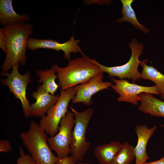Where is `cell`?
<instances>
[{"label": "cell", "mask_w": 164, "mask_h": 164, "mask_svg": "<svg viewBox=\"0 0 164 164\" xmlns=\"http://www.w3.org/2000/svg\"><path fill=\"white\" fill-rule=\"evenodd\" d=\"M2 29L6 38L7 50L1 71L8 72L17 63L25 65L28 40L33 33V27L29 23H16L7 25Z\"/></svg>", "instance_id": "1"}, {"label": "cell", "mask_w": 164, "mask_h": 164, "mask_svg": "<svg viewBox=\"0 0 164 164\" xmlns=\"http://www.w3.org/2000/svg\"><path fill=\"white\" fill-rule=\"evenodd\" d=\"M81 57L69 60L67 66L55 64L59 85L66 90L85 83L97 75L104 72L99 67L84 53Z\"/></svg>", "instance_id": "2"}, {"label": "cell", "mask_w": 164, "mask_h": 164, "mask_svg": "<svg viewBox=\"0 0 164 164\" xmlns=\"http://www.w3.org/2000/svg\"><path fill=\"white\" fill-rule=\"evenodd\" d=\"M46 135L39 124L32 121L28 129L21 132L20 137L26 148L37 162L56 164L59 158L51 152Z\"/></svg>", "instance_id": "3"}, {"label": "cell", "mask_w": 164, "mask_h": 164, "mask_svg": "<svg viewBox=\"0 0 164 164\" xmlns=\"http://www.w3.org/2000/svg\"><path fill=\"white\" fill-rule=\"evenodd\" d=\"M70 108L75 118V123L70 145V153L77 163L82 161L90 147V142L86 140V134L94 111L91 108L81 112L71 107Z\"/></svg>", "instance_id": "4"}, {"label": "cell", "mask_w": 164, "mask_h": 164, "mask_svg": "<svg viewBox=\"0 0 164 164\" xmlns=\"http://www.w3.org/2000/svg\"><path fill=\"white\" fill-rule=\"evenodd\" d=\"M77 92L74 87L66 90L61 89L57 102L45 116L41 118L39 124L47 134L52 136L57 133L60 122L68 111L69 103L73 98Z\"/></svg>", "instance_id": "5"}, {"label": "cell", "mask_w": 164, "mask_h": 164, "mask_svg": "<svg viewBox=\"0 0 164 164\" xmlns=\"http://www.w3.org/2000/svg\"><path fill=\"white\" fill-rule=\"evenodd\" d=\"M129 46L132 50L131 56L128 62L123 65L108 67L100 64L94 59L91 60L103 72L108 73L110 77H116L120 80L131 79L132 82L134 83L140 78L141 73L138 68L141 61L138 60V58L142 54L144 48L142 43H138L134 39L130 43Z\"/></svg>", "instance_id": "6"}, {"label": "cell", "mask_w": 164, "mask_h": 164, "mask_svg": "<svg viewBox=\"0 0 164 164\" xmlns=\"http://www.w3.org/2000/svg\"><path fill=\"white\" fill-rule=\"evenodd\" d=\"M19 64L14 65L10 73L1 71V75L6 76L7 78L1 79L0 82L8 87L15 98L20 101L24 116L28 118L30 116V105L26 97V89L31 81L30 74L29 71L24 74H20L19 71Z\"/></svg>", "instance_id": "7"}, {"label": "cell", "mask_w": 164, "mask_h": 164, "mask_svg": "<svg viewBox=\"0 0 164 164\" xmlns=\"http://www.w3.org/2000/svg\"><path fill=\"white\" fill-rule=\"evenodd\" d=\"M75 123L73 113L68 111L60 122L57 133L48 138L50 148L56 152L59 158L67 156L70 153V145Z\"/></svg>", "instance_id": "8"}, {"label": "cell", "mask_w": 164, "mask_h": 164, "mask_svg": "<svg viewBox=\"0 0 164 164\" xmlns=\"http://www.w3.org/2000/svg\"><path fill=\"white\" fill-rule=\"evenodd\" d=\"M112 82L115 83L111 87L120 95L117 100L119 102H127L134 105L138 104V95L141 93H149L159 95L156 86L145 87L130 83L125 80H118L112 78Z\"/></svg>", "instance_id": "9"}, {"label": "cell", "mask_w": 164, "mask_h": 164, "mask_svg": "<svg viewBox=\"0 0 164 164\" xmlns=\"http://www.w3.org/2000/svg\"><path fill=\"white\" fill-rule=\"evenodd\" d=\"M80 42V40L75 39L73 36L68 41L63 43H60L52 39H39L30 37L28 39L27 48L32 51L41 48L53 49L58 52L62 51L64 53V58L70 60V53H83L78 45Z\"/></svg>", "instance_id": "10"}, {"label": "cell", "mask_w": 164, "mask_h": 164, "mask_svg": "<svg viewBox=\"0 0 164 164\" xmlns=\"http://www.w3.org/2000/svg\"><path fill=\"white\" fill-rule=\"evenodd\" d=\"M103 73L98 74L91 79L87 82L74 87L77 91L76 94L72 100L74 104L82 103L88 106L92 104L93 95L105 89H108L113 85L111 82H104L102 79Z\"/></svg>", "instance_id": "11"}, {"label": "cell", "mask_w": 164, "mask_h": 164, "mask_svg": "<svg viewBox=\"0 0 164 164\" xmlns=\"http://www.w3.org/2000/svg\"><path fill=\"white\" fill-rule=\"evenodd\" d=\"M36 102L30 105V116L41 117L45 116L49 109L57 102L60 95L51 94L39 85L32 93Z\"/></svg>", "instance_id": "12"}, {"label": "cell", "mask_w": 164, "mask_h": 164, "mask_svg": "<svg viewBox=\"0 0 164 164\" xmlns=\"http://www.w3.org/2000/svg\"><path fill=\"white\" fill-rule=\"evenodd\" d=\"M157 128L156 126L150 128L145 125L136 126L135 131L138 137V142L135 147V164H143L150 158L146 152L147 144Z\"/></svg>", "instance_id": "13"}, {"label": "cell", "mask_w": 164, "mask_h": 164, "mask_svg": "<svg viewBox=\"0 0 164 164\" xmlns=\"http://www.w3.org/2000/svg\"><path fill=\"white\" fill-rule=\"evenodd\" d=\"M138 100L141 102L138 110L151 116L164 118V102L149 93H141Z\"/></svg>", "instance_id": "14"}, {"label": "cell", "mask_w": 164, "mask_h": 164, "mask_svg": "<svg viewBox=\"0 0 164 164\" xmlns=\"http://www.w3.org/2000/svg\"><path fill=\"white\" fill-rule=\"evenodd\" d=\"M12 4V0H0V24L4 26L14 23H26L29 19L27 13H17Z\"/></svg>", "instance_id": "15"}, {"label": "cell", "mask_w": 164, "mask_h": 164, "mask_svg": "<svg viewBox=\"0 0 164 164\" xmlns=\"http://www.w3.org/2000/svg\"><path fill=\"white\" fill-rule=\"evenodd\" d=\"M148 60L141 61L140 65L142 67L140 78L153 82L157 87L159 95L161 99L164 100V75L154 67L147 65L146 63Z\"/></svg>", "instance_id": "16"}, {"label": "cell", "mask_w": 164, "mask_h": 164, "mask_svg": "<svg viewBox=\"0 0 164 164\" xmlns=\"http://www.w3.org/2000/svg\"><path fill=\"white\" fill-rule=\"evenodd\" d=\"M122 145L119 141H112L96 146L94 151L98 163L110 164Z\"/></svg>", "instance_id": "17"}, {"label": "cell", "mask_w": 164, "mask_h": 164, "mask_svg": "<svg viewBox=\"0 0 164 164\" xmlns=\"http://www.w3.org/2000/svg\"><path fill=\"white\" fill-rule=\"evenodd\" d=\"M37 74L39 79L38 83H42V87L50 94L55 95L58 88L60 87L55 80L58 78L55 65L50 69L45 70H39L37 71Z\"/></svg>", "instance_id": "18"}, {"label": "cell", "mask_w": 164, "mask_h": 164, "mask_svg": "<svg viewBox=\"0 0 164 164\" xmlns=\"http://www.w3.org/2000/svg\"><path fill=\"white\" fill-rule=\"evenodd\" d=\"M133 0H121L122 4L121 10L122 17L118 19L116 22L120 23L123 22H130L136 28L140 29L145 33H147L149 30L141 24L138 21L135 13L132 7Z\"/></svg>", "instance_id": "19"}, {"label": "cell", "mask_w": 164, "mask_h": 164, "mask_svg": "<svg viewBox=\"0 0 164 164\" xmlns=\"http://www.w3.org/2000/svg\"><path fill=\"white\" fill-rule=\"evenodd\" d=\"M135 159V147L125 142L110 164H131Z\"/></svg>", "instance_id": "20"}, {"label": "cell", "mask_w": 164, "mask_h": 164, "mask_svg": "<svg viewBox=\"0 0 164 164\" xmlns=\"http://www.w3.org/2000/svg\"><path fill=\"white\" fill-rule=\"evenodd\" d=\"M20 157L16 164H37V162L31 155L26 154L21 147L19 148Z\"/></svg>", "instance_id": "21"}, {"label": "cell", "mask_w": 164, "mask_h": 164, "mask_svg": "<svg viewBox=\"0 0 164 164\" xmlns=\"http://www.w3.org/2000/svg\"><path fill=\"white\" fill-rule=\"evenodd\" d=\"M12 148L10 142L7 140H1L0 141V151L7 153L11 151Z\"/></svg>", "instance_id": "22"}, {"label": "cell", "mask_w": 164, "mask_h": 164, "mask_svg": "<svg viewBox=\"0 0 164 164\" xmlns=\"http://www.w3.org/2000/svg\"><path fill=\"white\" fill-rule=\"evenodd\" d=\"M0 48L5 53L7 50V39L2 29L0 28Z\"/></svg>", "instance_id": "23"}, {"label": "cell", "mask_w": 164, "mask_h": 164, "mask_svg": "<svg viewBox=\"0 0 164 164\" xmlns=\"http://www.w3.org/2000/svg\"><path fill=\"white\" fill-rule=\"evenodd\" d=\"M56 164H76V163L71 156L69 157L67 156L59 158Z\"/></svg>", "instance_id": "24"}, {"label": "cell", "mask_w": 164, "mask_h": 164, "mask_svg": "<svg viewBox=\"0 0 164 164\" xmlns=\"http://www.w3.org/2000/svg\"><path fill=\"white\" fill-rule=\"evenodd\" d=\"M143 164H164V156L157 160L146 162Z\"/></svg>", "instance_id": "25"}, {"label": "cell", "mask_w": 164, "mask_h": 164, "mask_svg": "<svg viewBox=\"0 0 164 164\" xmlns=\"http://www.w3.org/2000/svg\"><path fill=\"white\" fill-rule=\"evenodd\" d=\"M76 164H89V163H83V162H78Z\"/></svg>", "instance_id": "26"}, {"label": "cell", "mask_w": 164, "mask_h": 164, "mask_svg": "<svg viewBox=\"0 0 164 164\" xmlns=\"http://www.w3.org/2000/svg\"><path fill=\"white\" fill-rule=\"evenodd\" d=\"M160 126L163 128L164 129V125H161Z\"/></svg>", "instance_id": "27"}, {"label": "cell", "mask_w": 164, "mask_h": 164, "mask_svg": "<svg viewBox=\"0 0 164 164\" xmlns=\"http://www.w3.org/2000/svg\"><path fill=\"white\" fill-rule=\"evenodd\" d=\"M37 164H40L39 163L37 162Z\"/></svg>", "instance_id": "28"}]
</instances>
